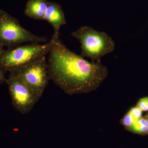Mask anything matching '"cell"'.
Returning a JSON list of instances; mask_svg holds the SVG:
<instances>
[{
    "label": "cell",
    "mask_w": 148,
    "mask_h": 148,
    "mask_svg": "<svg viewBox=\"0 0 148 148\" xmlns=\"http://www.w3.org/2000/svg\"><path fill=\"white\" fill-rule=\"evenodd\" d=\"M148 117H143L137 122L130 127L129 130L135 133L144 135L148 133Z\"/></svg>",
    "instance_id": "obj_9"
},
{
    "label": "cell",
    "mask_w": 148,
    "mask_h": 148,
    "mask_svg": "<svg viewBox=\"0 0 148 148\" xmlns=\"http://www.w3.org/2000/svg\"><path fill=\"white\" fill-rule=\"evenodd\" d=\"M5 72L3 69L0 68V84H3L4 83L6 82V78L5 76Z\"/></svg>",
    "instance_id": "obj_13"
},
{
    "label": "cell",
    "mask_w": 148,
    "mask_h": 148,
    "mask_svg": "<svg viewBox=\"0 0 148 148\" xmlns=\"http://www.w3.org/2000/svg\"><path fill=\"white\" fill-rule=\"evenodd\" d=\"M47 62L49 79L70 95L96 90L108 76L101 60L89 62L69 50L59 38L52 35Z\"/></svg>",
    "instance_id": "obj_1"
},
{
    "label": "cell",
    "mask_w": 148,
    "mask_h": 148,
    "mask_svg": "<svg viewBox=\"0 0 148 148\" xmlns=\"http://www.w3.org/2000/svg\"><path fill=\"white\" fill-rule=\"evenodd\" d=\"M3 47L0 44V54H1V53L4 50L3 48Z\"/></svg>",
    "instance_id": "obj_14"
},
{
    "label": "cell",
    "mask_w": 148,
    "mask_h": 148,
    "mask_svg": "<svg viewBox=\"0 0 148 148\" xmlns=\"http://www.w3.org/2000/svg\"><path fill=\"white\" fill-rule=\"evenodd\" d=\"M44 20L51 24L54 30L53 36L59 38V31L66 24L64 11L60 5L53 2H48Z\"/></svg>",
    "instance_id": "obj_7"
},
{
    "label": "cell",
    "mask_w": 148,
    "mask_h": 148,
    "mask_svg": "<svg viewBox=\"0 0 148 148\" xmlns=\"http://www.w3.org/2000/svg\"><path fill=\"white\" fill-rule=\"evenodd\" d=\"M137 107L141 109L142 111L148 110V97H145L140 99L137 104Z\"/></svg>",
    "instance_id": "obj_11"
},
{
    "label": "cell",
    "mask_w": 148,
    "mask_h": 148,
    "mask_svg": "<svg viewBox=\"0 0 148 148\" xmlns=\"http://www.w3.org/2000/svg\"></svg>",
    "instance_id": "obj_15"
},
{
    "label": "cell",
    "mask_w": 148,
    "mask_h": 148,
    "mask_svg": "<svg viewBox=\"0 0 148 148\" xmlns=\"http://www.w3.org/2000/svg\"><path fill=\"white\" fill-rule=\"evenodd\" d=\"M40 99L49 80L45 56L12 72Z\"/></svg>",
    "instance_id": "obj_5"
},
{
    "label": "cell",
    "mask_w": 148,
    "mask_h": 148,
    "mask_svg": "<svg viewBox=\"0 0 148 148\" xmlns=\"http://www.w3.org/2000/svg\"><path fill=\"white\" fill-rule=\"evenodd\" d=\"M142 111L141 109L138 107H136L132 108L129 111L130 112L138 121L142 117Z\"/></svg>",
    "instance_id": "obj_12"
},
{
    "label": "cell",
    "mask_w": 148,
    "mask_h": 148,
    "mask_svg": "<svg viewBox=\"0 0 148 148\" xmlns=\"http://www.w3.org/2000/svg\"><path fill=\"white\" fill-rule=\"evenodd\" d=\"M5 82L14 108L21 114L30 112L39 99L13 74L10 73Z\"/></svg>",
    "instance_id": "obj_6"
},
{
    "label": "cell",
    "mask_w": 148,
    "mask_h": 148,
    "mask_svg": "<svg viewBox=\"0 0 148 148\" xmlns=\"http://www.w3.org/2000/svg\"><path fill=\"white\" fill-rule=\"evenodd\" d=\"M49 41L24 29L18 19L0 10V44L3 47L10 49L26 43L39 44Z\"/></svg>",
    "instance_id": "obj_4"
},
{
    "label": "cell",
    "mask_w": 148,
    "mask_h": 148,
    "mask_svg": "<svg viewBox=\"0 0 148 148\" xmlns=\"http://www.w3.org/2000/svg\"><path fill=\"white\" fill-rule=\"evenodd\" d=\"M52 41L45 44L30 43L3 51L0 54V68L10 73L36 61L49 52Z\"/></svg>",
    "instance_id": "obj_3"
},
{
    "label": "cell",
    "mask_w": 148,
    "mask_h": 148,
    "mask_svg": "<svg viewBox=\"0 0 148 148\" xmlns=\"http://www.w3.org/2000/svg\"><path fill=\"white\" fill-rule=\"evenodd\" d=\"M48 3L47 0H29L26 5L24 14L35 20H44Z\"/></svg>",
    "instance_id": "obj_8"
},
{
    "label": "cell",
    "mask_w": 148,
    "mask_h": 148,
    "mask_svg": "<svg viewBox=\"0 0 148 148\" xmlns=\"http://www.w3.org/2000/svg\"><path fill=\"white\" fill-rule=\"evenodd\" d=\"M137 121L135 118L128 112L121 119V122L125 128L129 130Z\"/></svg>",
    "instance_id": "obj_10"
},
{
    "label": "cell",
    "mask_w": 148,
    "mask_h": 148,
    "mask_svg": "<svg viewBox=\"0 0 148 148\" xmlns=\"http://www.w3.org/2000/svg\"><path fill=\"white\" fill-rule=\"evenodd\" d=\"M81 44V56L92 61L101 60L104 56L112 52L115 44L106 32H99L88 26H82L71 34Z\"/></svg>",
    "instance_id": "obj_2"
}]
</instances>
